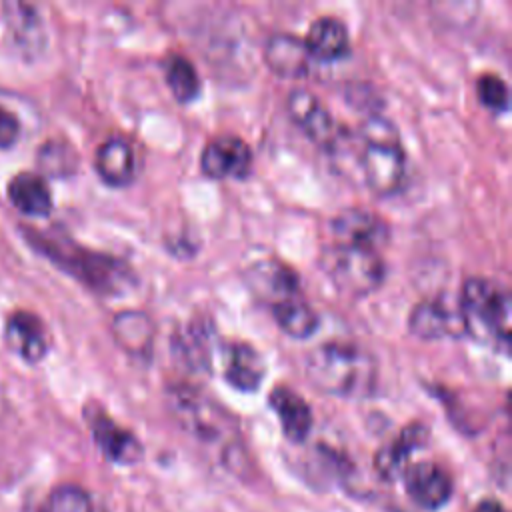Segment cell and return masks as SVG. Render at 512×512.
<instances>
[{
	"instance_id": "5bb4252c",
	"label": "cell",
	"mask_w": 512,
	"mask_h": 512,
	"mask_svg": "<svg viewBox=\"0 0 512 512\" xmlns=\"http://www.w3.org/2000/svg\"><path fill=\"white\" fill-rule=\"evenodd\" d=\"M408 328L416 338L436 340L444 336L464 334L458 306H448L440 300L420 302L408 316Z\"/></svg>"
},
{
	"instance_id": "ffe728a7",
	"label": "cell",
	"mask_w": 512,
	"mask_h": 512,
	"mask_svg": "<svg viewBox=\"0 0 512 512\" xmlns=\"http://www.w3.org/2000/svg\"><path fill=\"white\" fill-rule=\"evenodd\" d=\"M428 438L426 426L420 422H414L406 426L388 446H384L376 456V468L380 476L392 480L398 474H404L406 462L414 450H418Z\"/></svg>"
},
{
	"instance_id": "484cf974",
	"label": "cell",
	"mask_w": 512,
	"mask_h": 512,
	"mask_svg": "<svg viewBox=\"0 0 512 512\" xmlns=\"http://www.w3.org/2000/svg\"><path fill=\"white\" fill-rule=\"evenodd\" d=\"M38 162L46 174L52 176H66L76 170L78 156L68 142L62 140H48L42 150L38 152Z\"/></svg>"
},
{
	"instance_id": "2e32d148",
	"label": "cell",
	"mask_w": 512,
	"mask_h": 512,
	"mask_svg": "<svg viewBox=\"0 0 512 512\" xmlns=\"http://www.w3.org/2000/svg\"><path fill=\"white\" fill-rule=\"evenodd\" d=\"M268 404L276 412L282 432L292 442H304L312 428V410L308 402L288 386H276L268 394Z\"/></svg>"
},
{
	"instance_id": "6da1fadb",
	"label": "cell",
	"mask_w": 512,
	"mask_h": 512,
	"mask_svg": "<svg viewBox=\"0 0 512 512\" xmlns=\"http://www.w3.org/2000/svg\"><path fill=\"white\" fill-rule=\"evenodd\" d=\"M304 372L314 388L342 398H364L374 392L378 362L370 350L350 342H324L304 360Z\"/></svg>"
},
{
	"instance_id": "5b68a950",
	"label": "cell",
	"mask_w": 512,
	"mask_h": 512,
	"mask_svg": "<svg viewBox=\"0 0 512 512\" xmlns=\"http://www.w3.org/2000/svg\"><path fill=\"white\" fill-rule=\"evenodd\" d=\"M172 408L180 424L204 442H220L230 432L232 422L228 414L210 398H204L190 388L174 390Z\"/></svg>"
},
{
	"instance_id": "cb8c5ba5",
	"label": "cell",
	"mask_w": 512,
	"mask_h": 512,
	"mask_svg": "<svg viewBox=\"0 0 512 512\" xmlns=\"http://www.w3.org/2000/svg\"><path fill=\"white\" fill-rule=\"evenodd\" d=\"M178 348L192 370H210L212 338L208 334V326L192 324L186 334L178 336Z\"/></svg>"
},
{
	"instance_id": "3957f363",
	"label": "cell",
	"mask_w": 512,
	"mask_h": 512,
	"mask_svg": "<svg viewBox=\"0 0 512 512\" xmlns=\"http://www.w3.org/2000/svg\"><path fill=\"white\" fill-rule=\"evenodd\" d=\"M360 168L366 186L376 196H392L406 178V154L396 126L382 116H370L360 126Z\"/></svg>"
},
{
	"instance_id": "f1b7e54d",
	"label": "cell",
	"mask_w": 512,
	"mask_h": 512,
	"mask_svg": "<svg viewBox=\"0 0 512 512\" xmlns=\"http://www.w3.org/2000/svg\"><path fill=\"white\" fill-rule=\"evenodd\" d=\"M474 512H506V510L500 506V502L484 500V502H480V504L476 506V510H474Z\"/></svg>"
},
{
	"instance_id": "83f0119b",
	"label": "cell",
	"mask_w": 512,
	"mask_h": 512,
	"mask_svg": "<svg viewBox=\"0 0 512 512\" xmlns=\"http://www.w3.org/2000/svg\"><path fill=\"white\" fill-rule=\"evenodd\" d=\"M20 136L18 116L0 104V148L12 146Z\"/></svg>"
},
{
	"instance_id": "4316f807",
	"label": "cell",
	"mask_w": 512,
	"mask_h": 512,
	"mask_svg": "<svg viewBox=\"0 0 512 512\" xmlns=\"http://www.w3.org/2000/svg\"><path fill=\"white\" fill-rule=\"evenodd\" d=\"M476 94H478V100L492 112L500 114V112H506L510 106L508 86L498 74L486 72V74L478 76Z\"/></svg>"
},
{
	"instance_id": "4fadbf2b",
	"label": "cell",
	"mask_w": 512,
	"mask_h": 512,
	"mask_svg": "<svg viewBox=\"0 0 512 512\" xmlns=\"http://www.w3.org/2000/svg\"><path fill=\"white\" fill-rule=\"evenodd\" d=\"M222 374L224 380L242 392H252L260 386L266 374L262 354L242 340H232L222 346Z\"/></svg>"
},
{
	"instance_id": "d6986e66",
	"label": "cell",
	"mask_w": 512,
	"mask_h": 512,
	"mask_svg": "<svg viewBox=\"0 0 512 512\" xmlns=\"http://www.w3.org/2000/svg\"><path fill=\"white\" fill-rule=\"evenodd\" d=\"M10 202L28 216H46L52 210V192L42 174L18 172L8 182Z\"/></svg>"
},
{
	"instance_id": "7a4b0ae2",
	"label": "cell",
	"mask_w": 512,
	"mask_h": 512,
	"mask_svg": "<svg viewBox=\"0 0 512 512\" xmlns=\"http://www.w3.org/2000/svg\"><path fill=\"white\" fill-rule=\"evenodd\" d=\"M456 306L464 334L498 352L510 350V298L498 284L468 278Z\"/></svg>"
},
{
	"instance_id": "277c9868",
	"label": "cell",
	"mask_w": 512,
	"mask_h": 512,
	"mask_svg": "<svg viewBox=\"0 0 512 512\" xmlns=\"http://www.w3.org/2000/svg\"><path fill=\"white\" fill-rule=\"evenodd\" d=\"M322 268L334 286L350 296H366L380 288L386 264L380 252L330 244L322 250Z\"/></svg>"
},
{
	"instance_id": "7c38bea8",
	"label": "cell",
	"mask_w": 512,
	"mask_h": 512,
	"mask_svg": "<svg viewBox=\"0 0 512 512\" xmlns=\"http://www.w3.org/2000/svg\"><path fill=\"white\" fill-rule=\"evenodd\" d=\"M4 340L10 350L20 354L28 362L42 360L50 346L44 322L34 312L28 310H14L6 318Z\"/></svg>"
},
{
	"instance_id": "603a6c76",
	"label": "cell",
	"mask_w": 512,
	"mask_h": 512,
	"mask_svg": "<svg viewBox=\"0 0 512 512\" xmlns=\"http://www.w3.org/2000/svg\"><path fill=\"white\" fill-rule=\"evenodd\" d=\"M164 76H166V84H168L172 96L178 102L186 104V102H192V100L198 98L202 82H200L198 70L194 68V64L186 56L172 54L166 60Z\"/></svg>"
},
{
	"instance_id": "e0dca14e",
	"label": "cell",
	"mask_w": 512,
	"mask_h": 512,
	"mask_svg": "<svg viewBox=\"0 0 512 512\" xmlns=\"http://www.w3.org/2000/svg\"><path fill=\"white\" fill-rule=\"evenodd\" d=\"M304 44L312 58L322 62H334L348 56L350 34L342 20L334 16H320L310 24Z\"/></svg>"
},
{
	"instance_id": "9c48e42d",
	"label": "cell",
	"mask_w": 512,
	"mask_h": 512,
	"mask_svg": "<svg viewBox=\"0 0 512 512\" xmlns=\"http://www.w3.org/2000/svg\"><path fill=\"white\" fill-rule=\"evenodd\" d=\"M246 286L258 300L274 306L282 300L302 296L298 274L278 258H264L244 270Z\"/></svg>"
},
{
	"instance_id": "d4e9b609",
	"label": "cell",
	"mask_w": 512,
	"mask_h": 512,
	"mask_svg": "<svg viewBox=\"0 0 512 512\" xmlns=\"http://www.w3.org/2000/svg\"><path fill=\"white\" fill-rule=\"evenodd\" d=\"M44 512H102V508L84 488L64 484L50 494Z\"/></svg>"
},
{
	"instance_id": "44dd1931",
	"label": "cell",
	"mask_w": 512,
	"mask_h": 512,
	"mask_svg": "<svg viewBox=\"0 0 512 512\" xmlns=\"http://www.w3.org/2000/svg\"><path fill=\"white\" fill-rule=\"evenodd\" d=\"M112 332L124 350L138 356L148 354L154 342L152 320L146 314L134 312V310L116 314L112 320Z\"/></svg>"
},
{
	"instance_id": "8fae6325",
	"label": "cell",
	"mask_w": 512,
	"mask_h": 512,
	"mask_svg": "<svg viewBox=\"0 0 512 512\" xmlns=\"http://www.w3.org/2000/svg\"><path fill=\"white\" fill-rule=\"evenodd\" d=\"M408 496L426 510L442 508L452 496L450 476L434 462H416L404 470Z\"/></svg>"
},
{
	"instance_id": "8992f818",
	"label": "cell",
	"mask_w": 512,
	"mask_h": 512,
	"mask_svg": "<svg viewBox=\"0 0 512 512\" xmlns=\"http://www.w3.org/2000/svg\"><path fill=\"white\" fill-rule=\"evenodd\" d=\"M286 110L292 122L318 146L334 150L342 142L344 130L310 90L294 88L286 98Z\"/></svg>"
},
{
	"instance_id": "30bf717a",
	"label": "cell",
	"mask_w": 512,
	"mask_h": 512,
	"mask_svg": "<svg viewBox=\"0 0 512 512\" xmlns=\"http://www.w3.org/2000/svg\"><path fill=\"white\" fill-rule=\"evenodd\" d=\"M94 442L102 450V454L116 464H134L142 458L144 448L140 440L120 424H116L106 412L94 408L86 412Z\"/></svg>"
},
{
	"instance_id": "7402d4cb",
	"label": "cell",
	"mask_w": 512,
	"mask_h": 512,
	"mask_svg": "<svg viewBox=\"0 0 512 512\" xmlns=\"http://www.w3.org/2000/svg\"><path fill=\"white\" fill-rule=\"evenodd\" d=\"M270 310L280 330L292 338H308L318 330V314L302 296L282 300Z\"/></svg>"
},
{
	"instance_id": "52a82bcc",
	"label": "cell",
	"mask_w": 512,
	"mask_h": 512,
	"mask_svg": "<svg viewBox=\"0 0 512 512\" xmlns=\"http://www.w3.org/2000/svg\"><path fill=\"white\" fill-rule=\"evenodd\" d=\"M332 244L380 252L390 240L388 222L366 208H346L330 222Z\"/></svg>"
},
{
	"instance_id": "9a60e30c",
	"label": "cell",
	"mask_w": 512,
	"mask_h": 512,
	"mask_svg": "<svg viewBox=\"0 0 512 512\" xmlns=\"http://www.w3.org/2000/svg\"><path fill=\"white\" fill-rule=\"evenodd\" d=\"M264 60L268 68L282 78H302L310 70V52L304 38L278 32L266 40Z\"/></svg>"
},
{
	"instance_id": "ba28073f",
	"label": "cell",
	"mask_w": 512,
	"mask_h": 512,
	"mask_svg": "<svg viewBox=\"0 0 512 512\" xmlns=\"http://www.w3.org/2000/svg\"><path fill=\"white\" fill-rule=\"evenodd\" d=\"M200 168L208 178L216 180L246 178L252 170V150L240 136L220 134L202 148Z\"/></svg>"
},
{
	"instance_id": "ac0fdd59",
	"label": "cell",
	"mask_w": 512,
	"mask_h": 512,
	"mask_svg": "<svg viewBox=\"0 0 512 512\" xmlns=\"http://www.w3.org/2000/svg\"><path fill=\"white\" fill-rule=\"evenodd\" d=\"M94 166L100 178L110 186H126L134 178L136 156L126 138H106L94 156Z\"/></svg>"
}]
</instances>
